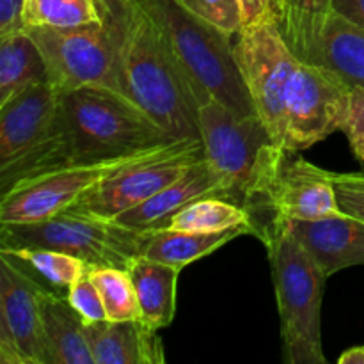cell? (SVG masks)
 Returning <instances> with one entry per match:
<instances>
[{
  "label": "cell",
  "instance_id": "ba28073f",
  "mask_svg": "<svg viewBox=\"0 0 364 364\" xmlns=\"http://www.w3.org/2000/svg\"><path fill=\"white\" fill-rule=\"evenodd\" d=\"M233 45L256 114L283 146L287 95L301 59L284 41L276 20L244 25Z\"/></svg>",
  "mask_w": 364,
  "mask_h": 364
},
{
  "label": "cell",
  "instance_id": "f1b7e54d",
  "mask_svg": "<svg viewBox=\"0 0 364 364\" xmlns=\"http://www.w3.org/2000/svg\"><path fill=\"white\" fill-rule=\"evenodd\" d=\"M89 272L84 274L80 279H77L68 288L66 297L70 304L77 309L78 315L84 318L85 323H95L107 320V311L98 287L95 284Z\"/></svg>",
  "mask_w": 364,
  "mask_h": 364
},
{
  "label": "cell",
  "instance_id": "7402d4cb",
  "mask_svg": "<svg viewBox=\"0 0 364 364\" xmlns=\"http://www.w3.org/2000/svg\"><path fill=\"white\" fill-rule=\"evenodd\" d=\"M316 64L334 71L348 87H364V28L331 13Z\"/></svg>",
  "mask_w": 364,
  "mask_h": 364
},
{
  "label": "cell",
  "instance_id": "1f68e13d",
  "mask_svg": "<svg viewBox=\"0 0 364 364\" xmlns=\"http://www.w3.org/2000/svg\"><path fill=\"white\" fill-rule=\"evenodd\" d=\"M25 0H0V38L23 31Z\"/></svg>",
  "mask_w": 364,
  "mask_h": 364
},
{
  "label": "cell",
  "instance_id": "836d02e7",
  "mask_svg": "<svg viewBox=\"0 0 364 364\" xmlns=\"http://www.w3.org/2000/svg\"><path fill=\"white\" fill-rule=\"evenodd\" d=\"M333 13L364 28V0H333Z\"/></svg>",
  "mask_w": 364,
  "mask_h": 364
},
{
  "label": "cell",
  "instance_id": "8fae6325",
  "mask_svg": "<svg viewBox=\"0 0 364 364\" xmlns=\"http://www.w3.org/2000/svg\"><path fill=\"white\" fill-rule=\"evenodd\" d=\"M201 159H205L201 139L178 141L169 151L103 181L70 210L112 220L180 180Z\"/></svg>",
  "mask_w": 364,
  "mask_h": 364
},
{
  "label": "cell",
  "instance_id": "6da1fadb",
  "mask_svg": "<svg viewBox=\"0 0 364 364\" xmlns=\"http://www.w3.org/2000/svg\"><path fill=\"white\" fill-rule=\"evenodd\" d=\"M169 142L174 139L119 91L85 85L59 95L53 134L0 185V194L23 178L53 167L117 159Z\"/></svg>",
  "mask_w": 364,
  "mask_h": 364
},
{
  "label": "cell",
  "instance_id": "2e32d148",
  "mask_svg": "<svg viewBox=\"0 0 364 364\" xmlns=\"http://www.w3.org/2000/svg\"><path fill=\"white\" fill-rule=\"evenodd\" d=\"M203 198H223L231 201L228 187L205 159L196 162L180 180L112 220L139 231L162 230L180 210Z\"/></svg>",
  "mask_w": 364,
  "mask_h": 364
},
{
  "label": "cell",
  "instance_id": "5bb4252c",
  "mask_svg": "<svg viewBox=\"0 0 364 364\" xmlns=\"http://www.w3.org/2000/svg\"><path fill=\"white\" fill-rule=\"evenodd\" d=\"M270 210L276 219L287 223L316 220L341 213L329 171L313 166L299 151H288L270 194Z\"/></svg>",
  "mask_w": 364,
  "mask_h": 364
},
{
  "label": "cell",
  "instance_id": "8992f818",
  "mask_svg": "<svg viewBox=\"0 0 364 364\" xmlns=\"http://www.w3.org/2000/svg\"><path fill=\"white\" fill-rule=\"evenodd\" d=\"M151 231L64 210L36 223L0 224V247H45L80 258L91 269H128L144 255Z\"/></svg>",
  "mask_w": 364,
  "mask_h": 364
},
{
  "label": "cell",
  "instance_id": "9a60e30c",
  "mask_svg": "<svg viewBox=\"0 0 364 364\" xmlns=\"http://www.w3.org/2000/svg\"><path fill=\"white\" fill-rule=\"evenodd\" d=\"M287 224L327 279L340 270L364 265L363 220L341 212L323 219L294 220Z\"/></svg>",
  "mask_w": 364,
  "mask_h": 364
},
{
  "label": "cell",
  "instance_id": "f546056e",
  "mask_svg": "<svg viewBox=\"0 0 364 364\" xmlns=\"http://www.w3.org/2000/svg\"><path fill=\"white\" fill-rule=\"evenodd\" d=\"M333 181L338 206L347 215L364 223V171L361 173H333L329 171Z\"/></svg>",
  "mask_w": 364,
  "mask_h": 364
},
{
  "label": "cell",
  "instance_id": "30bf717a",
  "mask_svg": "<svg viewBox=\"0 0 364 364\" xmlns=\"http://www.w3.org/2000/svg\"><path fill=\"white\" fill-rule=\"evenodd\" d=\"M350 89L329 68L301 60L287 95L284 149L304 151L341 130Z\"/></svg>",
  "mask_w": 364,
  "mask_h": 364
},
{
  "label": "cell",
  "instance_id": "ac0fdd59",
  "mask_svg": "<svg viewBox=\"0 0 364 364\" xmlns=\"http://www.w3.org/2000/svg\"><path fill=\"white\" fill-rule=\"evenodd\" d=\"M43 338L48 364H95L85 326L66 294L41 291Z\"/></svg>",
  "mask_w": 364,
  "mask_h": 364
},
{
  "label": "cell",
  "instance_id": "4dcf8cb0",
  "mask_svg": "<svg viewBox=\"0 0 364 364\" xmlns=\"http://www.w3.org/2000/svg\"><path fill=\"white\" fill-rule=\"evenodd\" d=\"M341 132L348 139L355 159L364 164V87L350 89V100Z\"/></svg>",
  "mask_w": 364,
  "mask_h": 364
},
{
  "label": "cell",
  "instance_id": "3957f363",
  "mask_svg": "<svg viewBox=\"0 0 364 364\" xmlns=\"http://www.w3.org/2000/svg\"><path fill=\"white\" fill-rule=\"evenodd\" d=\"M198 123L206 164L228 187L231 201L252 212L262 240L267 226L262 215L274 219L270 194L288 151L258 114L238 116L215 98L198 107Z\"/></svg>",
  "mask_w": 364,
  "mask_h": 364
},
{
  "label": "cell",
  "instance_id": "cb8c5ba5",
  "mask_svg": "<svg viewBox=\"0 0 364 364\" xmlns=\"http://www.w3.org/2000/svg\"><path fill=\"white\" fill-rule=\"evenodd\" d=\"M48 80L46 64L27 31L0 38V103L27 85Z\"/></svg>",
  "mask_w": 364,
  "mask_h": 364
},
{
  "label": "cell",
  "instance_id": "d4e9b609",
  "mask_svg": "<svg viewBox=\"0 0 364 364\" xmlns=\"http://www.w3.org/2000/svg\"><path fill=\"white\" fill-rule=\"evenodd\" d=\"M255 228V237L259 238V226L252 212L245 206L237 205L230 199L203 198L191 203L176 213L167 224V230L178 231H224L231 228L244 226Z\"/></svg>",
  "mask_w": 364,
  "mask_h": 364
},
{
  "label": "cell",
  "instance_id": "5b68a950",
  "mask_svg": "<svg viewBox=\"0 0 364 364\" xmlns=\"http://www.w3.org/2000/svg\"><path fill=\"white\" fill-rule=\"evenodd\" d=\"M281 318L283 358L288 364H326L322 299L327 277L284 220L274 217L263 231Z\"/></svg>",
  "mask_w": 364,
  "mask_h": 364
},
{
  "label": "cell",
  "instance_id": "7c38bea8",
  "mask_svg": "<svg viewBox=\"0 0 364 364\" xmlns=\"http://www.w3.org/2000/svg\"><path fill=\"white\" fill-rule=\"evenodd\" d=\"M43 288L0 255V363L48 364L41 323ZM46 291V290H45Z\"/></svg>",
  "mask_w": 364,
  "mask_h": 364
},
{
  "label": "cell",
  "instance_id": "277c9868",
  "mask_svg": "<svg viewBox=\"0 0 364 364\" xmlns=\"http://www.w3.org/2000/svg\"><path fill=\"white\" fill-rule=\"evenodd\" d=\"M159 27L196 107L215 98L238 116L256 109L238 70L233 36L196 14L180 0H137Z\"/></svg>",
  "mask_w": 364,
  "mask_h": 364
},
{
  "label": "cell",
  "instance_id": "52a82bcc",
  "mask_svg": "<svg viewBox=\"0 0 364 364\" xmlns=\"http://www.w3.org/2000/svg\"><path fill=\"white\" fill-rule=\"evenodd\" d=\"M178 141L98 162L70 164L23 178L2 192L0 224L36 223L73 206L78 199L123 171L169 151Z\"/></svg>",
  "mask_w": 364,
  "mask_h": 364
},
{
  "label": "cell",
  "instance_id": "44dd1931",
  "mask_svg": "<svg viewBox=\"0 0 364 364\" xmlns=\"http://www.w3.org/2000/svg\"><path fill=\"white\" fill-rule=\"evenodd\" d=\"M128 272L137 291L142 320L156 331L169 327L176 313V288L181 270L141 256L128 267Z\"/></svg>",
  "mask_w": 364,
  "mask_h": 364
},
{
  "label": "cell",
  "instance_id": "7a4b0ae2",
  "mask_svg": "<svg viewBox=\"0 0 364 364\" xmlns=\"http://www.w3.org/2000/svg\"><path fill=\"white\" fill-rule=\"evenodd\" d=\"M114 36L112 89L174 141L199 139L198 107L153 18L137 0H105Z\"/></svg>",
  "mask_w": 364,
  "mask_h": 364
},
{
  "label": "cell",
  "instance_id": "603a6c76",
  "mask_svg": "<svg viewBox=\"0 0 364 364\" xmlns=\"http://www.w3.org/2000/svg\"><path fill=\"white\" fill-rule=\"evenodd\" d=\"M0 255L13 259L43 290L66 294L91 267L80 258L45 247H0Z\"/></svg>",
  "mask_w": 364,
  "mask_h": 364
},
{
  "label": "cell",
  "instance_id": "83f0119b",
  "mask_svg": "<svg viewBox=\"0 0 364 364\" xmlns=\"http://www.w3.org/2000/svg\"><path fill=\"white\" fill-rule=\"evenodd\" d=\"M180 2L231 36H237L244 27L240 0H180Z\"/></svg>",
  "mask_w": 364,
  "mask_h": 364
},
{
  "label": "cell",
  "instance_id": "e575fe53",
  "mask_svg": "<svg viewBox=\"0 0 364 364\" xmlns=\"http://www.w3.org/2000/svg\"><path fill=\"white\" fill-rule=\"evenodd\" d=\"M340 364H364V347H352L338 358Z\"/></svg>",
  "mask_w": 364,
  "mask_h": 364
},
{
  "label": "cell",
  "instance_id": "4fadbf2b",
  "mask_svg": "<svg viewBox=\"0 0 364 364\" xmlns=\"http://www.w3.org/2000/svg\"><path fill=\"white\" fill-rule=\"evenodd\" d=\"M59 92L36 82L0 103V180L31 160L55 128Z\"/></svg>",
  "mask_w": 364,
  "mask_h": 364
},
{
  "label": "cell",
  "instance_id": "e0dca14e",
  "mask_svg": "<svg viewBox=\"0 0 364 364\" xmlns=\"http://www.w3.org/2000/svg\"><path fill=\"white\" fill-rule=\"evenodd\" d=\"M89 347L95 364H162L166 361L159 331L142 318L102 320L87 323Z\"/></svg>",
  "mask_w": 364,
  "mask_h": 364
},
{
  "label": "cell",
  "instance_id": "d6986e66",
  "mask_svg": "<svg viewBox=\"0 0 364 364\" xmlns=\"http://www.w3.org/2000/svg\"><path fill=\"white\" fill-rule=\"evenodd\" d=\"M255 228L244 224V226L231 228L224 231H178V230H155L149 235L144 245V258L153 262L166 263L178 270L212 255L217 249L226 245L228 242L235 240L242 235H255Z\"/></svg>",
  "mask_w": 364,
  "mask_h": 364
},
{
  "label": "cell",
  "instance_id": "484cf974",
  "mask_svg": "<svg viewBox=\"0 0 364 364\" xmlns=\"http://www.w3.org/2000/svg\"><path fill=\"white\" fill-rule=\"evenodd\" d=\"M105 21V0H25V28H75Z\"/></svg>",
  "mask_w": 364,
  "mask_h": 364
},
{
  "label": "cell",
  "instance_id": "9c48e42d",
  "mask_svg": "<svg viewBox=\"0 0 364 364\" xmlns=\"http://www.w3.org/2000/svg\"><path fill=\"white\" fill-rule=\"evenodd\" d=\"M41 52L48 82L59 95L114 82V36L109 20L75 28H25Z\"/></svg>",
  "mask_w": 364,
  "mask_h": 364
},
{
  "label": "cell",
  "instance_id": "4316f807",
  "mask_svg": "<svg viewBox=\"0 0 364 364\" xmlns=\"http://www.w3.org/2000/svg\"><path fill=\"white\" fill-rule=\"evenodd\" d=\"M89 274L103 299L107 320L123 322V320L142 318L137 291L128 269L100 267V269H91Z\"/></svg>",
  "mask_w": 364,
  "mask_h": 364
},
{
  "label": "cell",
  "instance_id": "ffe728a7",
  "mask_svg": "<svg viewBox=\"0 0 364 364\" xmlns=\"http://www.w3.org/2000/svg\"><path fill=\"white\" fill-rule=\"evenodd\" d=\"M333 0H274L272 11L277 28L295 55L316 64L320 39Z\"/></svg>",
  "mask_w": 364,
  "mask_h": 364
},
{
  "label": "cell",
  "instance_id": "d6a6232c",
  "mask_svg": "<svg viewBox=\"0 0 364 364\" xmlns=\"http://www.w3.org/2000/svg\"><path fill=\"white\" fill-rule=\"evenodd\" d=\"M274 0H240L244 25L259 23L265 20H274Z\"/></svg>",
  "mask_w": 364,
  "mask_h": 364
}]
</instances>
